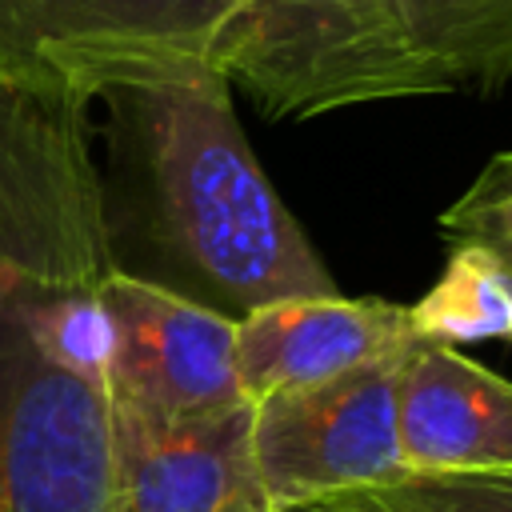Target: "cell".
<instances>
[{"label": "cell", "mask_w": 512, "mask_h": 512, "mask_svg": "<svg viewBox=\"0 0 512 512\" xmlns=\"http://www.w3.org/2000/svg\"><path fill=\"white\" fill-rule=\"evenodd\" d=\"M92 104L112 112L120 192L104 204L128 200L136 236L164 272L192 288V300L244 316L272 300L336 292L312 240L256 164L232 112V84L216 64H168Z\"/></svg>", "instance_id": "obj_1"}, {"label": "cell", "mask_w": 512, "mask_h": 512, "mask_svg": "<svg viewBox=\"0 0 512 512\" xmlns=\"http://www.w3.org/2000/svg\"><path fill=\"white\" fill-rule=\"evenodd\" d=\"M108 272L92 100L0 52V284L96 288Z\"/></svg>", "instance_id": "obj_2"}, {"label": "cell", "mask_w": 512, "mask_h": 512, "mask_svg": "<svg viewBox=\"0 0 512 512\" xmlns=\"http://www.w3.org/2000/svg\"><path fill=\"white\" fill-rule=\"evenodd\" d=\"M216 68L268 120L444 92L404 48L384 0H224Z\"/></svg>", "instance_id": "obj_3"}, {"label": "cell", "mask_w": 512, "mask_h": 512, "mask_svg": "<svg viewBox=\"0 0 512 512\" xmlns=\"http://www.w3.org/2000/svg\"><path fill=\"white\" fill-rule=\"evenodd\" d=\"M0 512H112L108 388L56 368L0 284Z\"/></svg>", "instance_id": "obj_4"}, {"label": "cell", "mask_w": 512, "mask_h": 512, "mask_svg": "<svg viewBox=\"0 0 512 512\" xmlns=\"http://www.w3.org/2000/svg\"><path fill=\"white\" fill-rule=\"evenodd\" d=\"M396 368L400 356L252 404V456L272 512L408 476L396 436Z\"/></svg>", "instance_id": "obj_5"}, {"label": "cell", "mask_w": 512, "mask_h": 512, "mask_svg": "<svg viewBox=\"0 0 512 512\" xmlns=\"http://www.w3.org/2000/svg\"><path fill=\"white\" fill-rule=\"evenodd\" d=\"M224 0H0V52L88 100L168 64H216Z\"/></svg>", "instance_id": "obj_6"}, {"label": "cell", "mask_w": 512, "mask_h": 512, "mask_svg": "<svg viewBox=\"0 0 512 512\" xmlns=\"http://www.w3.org/2000/svg\"><path fill=\"white\" fill-rule=\"evenodd\" d=\"M96 292L116 328L112 408L144 420H192L244 404L232 368L236 316L128 272H108Z\"/></svg>", "instance_id": "obj_7"}, {"label": "cell", "mask_w": 512, "mask_h": 512, "mask_svg": "<svg viewBox=\"0 0 512 512\" xmlns=\"http://www.w3.org/2000/svg\"><path fill=\"white\" fill-rule=\"evenodd\" d=\"M112 512H272L252 456V404L192 420L112 408Z\"/></svg>", "instance_id": "obj_8"}, {"label": "cell", "mask_w": 512, "mask_h": 512, "mask_svg": "<svg viewBox=\"0 0 512 512\" xmlns=\"http://www.w3.org/2000/svg\"><path fill=\"white\" fill-rule=\"evenodd\" d=\"M416 344L408 304L372 296H296L236 316L232 368L248 404L308 388L380 360H396Z\"/></svg>", "instance_id": "obj_9"}, {"label": "cell", "mask_w": 512, "mask_h": 512, "mask_svg": "<svg viewBox=\"0 0 512 512\" xmlns=\"http://www.w3.org/2000/svg\"><path fill=\"white\" fill-rule=\"evenodd\" d=\"M396 436L408 476H512V380L416 340L396 368Z\"/></svg>", "instance_id": "obj_10"}, {"label": "cell", "mask_w": 512, "mask_h": 512, "mask_svg": "<svg viewBox=\"0 0 512 512\" xmlns=\"http://www.w3.org/2000/svg\"><path fill=\"white\" fill-rule=\"evenodd\" d=\"M384 8L444 92H496L512 76V0H384Z\"/></svg>", "instance_id": "obj_11"}, {"label": "cell", "mask_w": 512, "mask_h": 512, "mask_svg": "<svg viewBox=\"0 0 512 512\" xmlns=\"http://www.w3.org/2000/svg\"><path fill=\"white\" fill-rule=\"evenodd\" d=\"M412 336L424 344L512 340V268L488 244H456L440 280L408 304Z\"/></svg>", "instance_id": "obj_12"}, {"label": "cell", "mask_w": 512, "mask_h": 512, "mask_svg": "<svg viewBox=\"0 0 512 512\" xmlns=\"http://www.w3.org/2000/svg\"><path fill=\"white\" fill-rule=\"evenodd\" d=\"M100 288V284H96ZM96 288H60V284H32L12 280L16 308L32 344L64 372L108 388L116 328Z\"/></svg>", "instance_id": "obj_13"}, {"label": "cell", "mask_w": 512, "mask_h": 512, "mask_svg": "<svg viewBox=\"0 0 512 512\" xmlns=\"http://www.w3.org/2000/svg\"><path fill=\"white\" fill-rule=\"evenodd\" d=\"M440 232L456 244L512 252V152L492 156L476 180L440 212Z\"/></svg>", "instance_id": "obj_14"}, {"label": "cell", "mask_w": 512, "mask_h": 512, "mask_svg": "<svg viewBox=\"0 0 512 512\" xmlns=\"http://www.w3.org/2000/svg\"><path fill=\"white\" fill-rule=\"evenodd\" d=\"M372 496L392 512H512V476H404Z\"/></svg>", "instance_id": "obj_15"}, {"label": "cell", "mask_w": 512, "mask_h": 512, "mask_svg": "<svg viewBox=\"0 0 512 512\" xmlns=\"http://www.w3.org/2000/svg\"><path fill=\"white\" fill-rule=\"evenodd\" d=\"M284 512H392L384 508L372 492H344V496H328V500H312V504H296Z\"/></svg>", "instance_id": "obj_16"}, {"label": "cell", "mask_w": 512, "mask_h": 512, "mask_svg": "<svg viewBox=\"0 0 512 512\" xmlns=\"http://www.w3.org/2000/svg\"><path fill=\"white\" fill-rule=\"evenodd\" d=\"M500 256H504V260H508V264H512V252H500Z\"/></svg>", "instance_id": "obj_17"}, {"label": "cell", "mask_w": 512, "mask_h": 512, "mask_svg": "<svg viewBox=\"0 0 512 512\" xmlns=\"http://www.w3.org/2000/svg\"><path fill=\"white\" fill-rule=\"evenodd\" d=\"M508 268H512V264H508Z\"/></svg>", "instance_id": "obj_18"}]
</instances>
